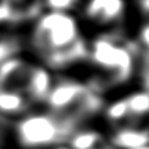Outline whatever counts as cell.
I'll return each instance as SVG.
<instances>
[{"label": "cell", "instance_id": "1", "mask_svg": "<svg viewBox=\"0 0 149 149\" xmlns=\"http://www.w3.org/2000/svg\"><path fill=\"white\" fill-rule=\"evenodd\" d=\"M33 45L46 63L58 68L88 55L76 18L67 12L42 15L34 26Z\"/></svg>", "mask_w": 149, "mask_h": 149}, {"label": "cell", "instance_id": "2", "mask_svg": "<svg viewBox=\"0 0 149 149\" xmlns=\"http://www.w3.org/2000/svg\"><path fill=\"white\" fill-rule=\"evenodd\" d=\"M77 124L51 111H29L13 124V143L20 149H54L67 143Z\"/></svg>", "mask_w": 149, "mask_h": 149}, {"label": "cell", "instance_id": "3", "mask_svg": "<svg viewBox=\"0 0 149 149\" xmlns=\"http://www.w3.org/2000/svg\"><path fill=\"white\" fill-rule=\"evenodd\" d=\"M88 55L100 70L115 82L127 80L134 70V52L128 45L114 37L97 38L88 50Z\"/></svg>", "mask_w": 149, "mask_h": 149}, {"label": "cell", "instance_id": "4", "mask_svg": "<svg viewBox=\"0 0 149 149\" xmlns=\"http://www.w3.org/2000/svg\"><path fill=\"white\" fill-rule=\"evenodd\" d=\"M124 0H89L85 15L100 25H110L120 20L124 13Z\"/></svg>", "mask_w": 149, "mask_h": 149}, {"label": "cell", "instance_id": "5", "mask_svg": "<svg viewBox=\"0 0 149 149\" xmlns=\"http://www.w3.org/2000/svg\"><path fill=\"white\" fill-rule=\"evenodd\" d=\"M113 149H139L149 145V128L141 126H120L110 135L107 140Z\"/></svg>", "mask_w": 149, "mask_h": 149}, {"label": "cell", "instance_id": "6", "mask_svg": "<svg viewBox=\"0 0 149 149\" xmlns=\"http://www.w3.org/2000/svg\"><path fill=\"white\" fill-rule=\"evenodd\" d=\"M30 102L18 93L0 90V115L1 116H22L29 113Z\"/></svg>", "mask_w": 149, "mask_h": 149}, {"label": "cell", "instance_id": "7", "mask_svg": "<svg viewBox=\"0 0 149 149\" xmlns=\"http://www.w3.org/2000/svg\"><path fill=\"white\" fill-rule=\"evenodd\" d=\"M128 107V123L127 126L139 127L137 122L149 116V93L136 92L126 98Z\"/></svg>", "mask_w": 149, "mask_h": 149}, {"label": "cell", "instance_id": "8", "mask_svg": "<svg viewBox=\"0 0 149 149\" xmlns=\"http://www.w3.org/2000/svg\"><path fill=\"white\" fill-rule=\"evenodd\" d=\"M106 118L111 123L118 124V127H120L122 123H124V122H126V124H123V126H127V123H128V107H127L126 98H122V100H118L111 103L106 109Z\"/></svg>", "mask_w": 149, "mask_h": 149}, {"label": "cell", "instance_id": "9", "mask_svg": "<svg viewBox=\"0 0 149 149\" xmlns=\"http://www.w3.org/2000/svg\"><path fill=\"white\" fill-rule=\"evenodd\" d=\"M77 0H45L47 8L51 12H67L76 5Z\"/></svg>", "mask_w": 149, "mask_h": 149}, {"label": "cell", "instance_id": "10", "mask_svg": "<svg viewBox=\"0 0 149 149\" xmlns=\"http://www.w3.org/2000/svg\"><path fill=\"white\" fill-rule=\"evenodd\" d=\"M16 50V45L10 41H0V64L4 62L5 59H8L9 56H12L13 52Z\"/></svg>", "mask_w": 149, "mask_h": 149}, {"label": "cell", "instance_id": "11", "mask_svg": "<svg viewBox=\"0 0 149 149\" xmlns=\"http://www.w3.org/2000/svg\"><path fill=\"white\" fill-rule=\"evenodd\" d=\"M139 36H140V43H141V46H144L149 51V22L141 28Z\"/></svg>", "mask_w": 149, "mask_h": 149}, {"label": "cell", "instance_id": "12", "mask_svg": "<svg viewBox=\"0 0 149 149\" xmlns=\"http://www.w3.org/2000/svg\"><path fill=\"white\" fill-rule=\"evenodd\" d=\"M144 82H145V86H147V92L149 93V58H148V62H147L145 71H144Z\"/></svg>", "mask_w": 149, "mask_h": 149}, {"label": "cell", "instance_id": "13", "mask_svg": "<svg viewBox=\"0 0 149 149\" xmlns=\"http://www.w3.org/2000/svg\"><path fill=\"white\" fill-rule=\"evenodd\" d=\"M141 3V8L145 13H149V0H140Z\"/></svg>", "mask_w": 149, "mask_h": 149}]
</instances>
